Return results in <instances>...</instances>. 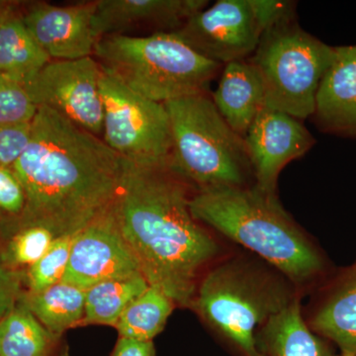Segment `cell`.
Masks as SVG:
<instances>
[{
    "mask_svg": "<svg viewBox=\"0 0 356 356\" xmlns=\"http://www.w3.org/2000/svg\"><path fill=\"white\" fill-rule=\"evenodd\" d=\"M93 55L106 74L153 102L207 95L222 65L199 55L175 33L145 37L111 35L100 39Z\"/></svg>",
    "mask_w": 356,
    "mask_h": 356,
    "instance_id": "cell-4",
    "label": "cell"
},
{
    "mask_svg": "<svg viewBox=\"0 0 356 356\" xmlns=\"http://www.w3.org/2000/svg\"><path fill=\"white\" fill-rule=\"evenodd\" d=\"M252 2L264 32L273 26L295 19V2L284 0H252Z\"/></svg>",
    "mask_w": 356,
    "mask_h": 356,
    "instance_id": "cell-30",
    "label": "cell"
},
{
    "mask_svg": "<svg viewBox=\"0 0 356 356\" xmlns=\"http://www.w3.org/2000/svg\"><path fill=\"white\" fill-rule=\"evenodd\" d=\"M172 126L170 168L197 191L254 184L245 140L208 95L165 103Z\"/></svg>",
    "mask_w": 356,
    "mask_h": 356,
    "instance_id": "cell-5",
    "label": "cell"
},
{
    "mask_svg": "<svg viewBox=\"0 0 356 356\" xmlns=\"http://www.w3.org/2000/svg\"><path fill=\"white\" fill-rule=\"evenodd\" d=\"M6 6L4 4L0 3V20H1L2 15H3L4 10H6Z\"/></svg>",
    "mask_w": 356,
    "mask_h": 356,
    "instance_id": "cell-32",
    "label": "cell"
},
{
    "mask_svg": "<svg viewBox=\"0 0 356 356\" xmlns=\"http://www.w3.org/2000/svg\"><path fill=\"white\" fill-rule=\"evenodd\" d=\"M100 90L105 144L130 163H170L172 126L165 105L134 92L104 70Z\"/></svg>",
    "mask_w": 356,
    "mask_h": 356,
    "instance_id": "cell-8",
    "label": "cell"
},
{
    "mask_svg": "<svg viewBox=\"0 0 356 356\" xmlns=\"http://www.w3.org/2000/svg\"><path fill=\"white\" fill-rule=\"evenodd\" d=\"M312 331L356 356V264L332 277L321 292L308 322Z\"/></svg>",
    "mask_w": 356,
    "mask_h": 356,
    "instance_id": "cell-15",
    "label": "cell"
},
{
    "mask_svg": "<svg viewBox=\"0 0 356 356\" xmlns=\"http://www.w3.org/2000/svg\"><path fill=\"white\" fill-rule=\"evenodd\" d=\"M26 203L25 192L11 168L0 166V210L21 214Z\"/></svg>",
    "mask_w": 356,
    "mask_h": 356,
    "instance_id": "cell-29",
    "label": "cell"
},
{
    "mask_svg": "<svg viewBox=\"0 0 356 356\" xmlns=\"http://www.w3.org/2000/svg\"><path fill=\"white\" fill-rule=\"evenodd\" d=\"M341 356H353V355H346V353H343V355H341Z\"/></svg>",
    "mask_w": 356,
    "mask_h": 356,
    "instance_id": "cell-33",
    "label": "cell"
},
{
    "mask_svg": "<svg viewBox=\"0 0 356 356\" xmlns=\"http://www.w3.org/2000/svg\"><path fill=\"white\" fill-rule=\"evenodd\" d=\"M188 187L170 163L125 161L112 205L121 235L149 286L181 306L191 305L199 274L220 252L215 238L192 215Z\"/></svg>",
    "mask_w": 356,
    "mask_h": 356,
    "instance_id": "cell-2",
    "label": "cell"
},
{
    "mask_svg": "<svg viewBox=\"0 0 356 356\" xmlns=\"http://www.w3.org/2000/svg\"><path fill=\"white\" fill-rule=\"evenodd\" d=\"M72 236H58L36 264L29 267L27 280L30 291H43L62 281L69 264Z\"/></svg>",
    "mask_w": 356,
    "mask_h": 356,
    "instance_id": "cell-24",
    "label": "cell"
},
{
    "mask_svg": "<svg viewBox=\"0 0 356 356\" xmlns=\"http://www.w3.org/2000/svg\"><path fill=\"white\" fill-rule=\"evenodd\" d=\"M207 6L206 0H98L93 29L98 41L140 26L172 33Z\"/></svg>",
    "mask_w": 356,
    "mask_h": 356,
    "instance_id": "cell-14",
    "label": "cell"
},
{
    "mask_svg": "<svg viewBox=\"0 0 356 356\" xmlns=\"http://www.w3.org/2000/svg\"><path fill=\"white\" fill-rule=\"evenodd\" d=\"M31 123L22 125L0 124V166L13 168L29 144Z\"/></svg>",
    "mask_w": 356,
    "mask_h": 356,
    "instance_id": "cell-27",
    "label": "cell"
},
{
    "mask_svg": "<svg viewBox=\"0 0 356 356\" xmlns=\"http://www.w3.org/2000/svg\"><path fill=\"white\" fill-rule=\"evenodd\" d=\"M21 296L19 274L14 270L0 245V320L17 306Z\"/></svg>",
    "mask_w": 356,
    "mask_h": 356,
    "instance_id": "cell-28",
    "label": "cell"
},
{
    "mask_svg": "<svg viewBox=\"0 0 356 356\" xmlns=\"http://www.w3.org/2000/svg\"><path fill=\"white\" fill-rule=\"evenodd\" d=\"M23 23L6 8L0 20V74L22 83L51 62Z\"/></svg>",
    "mask_w": 356,
    "mask_h": 356,
    "instance_id": "cell-19",
    "label": "cell"
},
{
    "mask_svg": "<svg viewBox=\"0 0 356 356\" xmlns=\"http://www.w3.org/2000/svg\"><path fill=\"white\" fill-rule=\"evenodd\" d=\"M53 337L19 301L0 320V356H49Z\"/></svg>",
    "mask_w": 356,
    "mask_h": 356,
    "instance_id": "cell-22",
    "label": "cell"
},
{
    "mask_svg": "<svg viewBox=\"0 0 356 356\" xmlns=\"http://www.w3.org/2000/svg\"><path fill=\"white\" fill-rule=\"evenodd\" d=\"M111 356H156L153 341L120 337Z\"/></svg>",
    "mask_w": 356,
    "mask_h": 356,
    "instance_id": "cell-31",
    "label": "cell"
},
{
    "mask_svg": "<svg viewBox=\"0 0 356 356\" xmlns=\"http://www.w3.org/2000/svg\"><path fill=\"white\" fill-rule=\"evenodd\" d=\"M149 287L142 274L98 283L86 291L83 322L115 327L126 308Z\"/></svg>",
    "mask_w": 356,
    "mask_h": 356,
    "instance_id": "cell-21",
    "label": "cell"
},
{
    "mask_svg": "<svg viewBox=\"0 0 356 356\" xmlns=\"http://www.w3.org/2000/svg\"><path fill=\"white\" fill-rule=\"evenodd\" d=\"M124 166L98 136L38 107L29 144L11 168L25 192L23 228L44 227L55 238L74 235L111 207Z\"/></svg>",
    "mask_w": 356,
    "mask_h": 356,
    "instance_id": "cell-1",
    "label": "cell"
},
{
    "mask_svg": "<svg viewBox=\"0 0 356 356\" xmlns=\"http://www.w3.org/2000/svg\"><path fill=\"white\" fill-rule=\"evenodd\" d=\"M191 210L201 224L252 250L295 284L315 282L327 273L322 254L277 196L254 184L197 191Z\"/></svg>",
    "mask_w": 356,
    "mask_h": 356,
    "instance_id": "cell-3",
    "label": "cell"
},
{
    "mask_svg": "<svg viewBox=\"0 0 356 356\" xmlns=\"http://www.w3.org/2000/svg\"><path fill=\"white\" fill-rule=\"evenodd\" d=\"M19 301L53 337L83 321L86 291L67 283L22 294Z\"/></svg>",
    "mask_w": 356,
    "mask_h": 356,
    "instance_id": "cell-20",
    "label": "cell"
},
{
    "mask_svg": "<svg viewBox=\"0 0 356 356\" xmlns=\"http://www.w3.org/2000/svg\"><path fill=\"white\" fill-rule=\"evenodd\" d=\"M175 305L165 293L149 286L126 308L115 327L120 337L152 341L163 331Z\"/></svg>",
    "mask_w": 356,
    "mask_h": 356,
    "instance_id": "cell-23",
    "label": "cell"
},
{
    "mask_svg": "<svg viewBox=\"0 0 356 356\" xmlns=\"http://www.w3.org/2000/svg\"><path fill=\"white\" fill-rule=\"evenodd\" d=\"M53 233L44 227L22 228L13 236L6 250L11 266H31L41 259L55 240Z\"/></svg>",
    "mask_w": 356,
    "mask_h": 356,
    "instance_id": "cell-26",
    "label": "cell"
},
{
    "mask_svg": "<svg viewBox=\"0 0 356 356\" xmlns=\"http://www.w3.org/2000/svg\"><path fill=\"white\" fill-rule=\"evenodd\" d=\"M37 111L38 106L32 102L22 83L0 74V124L31 123Z\"/></svg>",
    "mask_w": 356,
    "mask_h": 356,
    "instance_id": "cell-25",
    "label": "cell"
},
{
    "mask_svg": "<svg viewBox=\"0 0 356 356\" xmlns=\"http://www.w3.org/2000/svg\"><path fill=\"white\" fill-rule=\"evenodd\" d=\"M172 33L199 55L224 65L252 57L264 30L252 0H219Z\"/></svg>",
    "mask_w": 356,
    "mask_h": 356,
    "instance_id": "cell-10",
    "label": "cell"
},
{
    "mask_svg": "<svg viewBox=\"0 0 356 356\" xmlns=\"http://www.w3.org/2000/svg\"><path fill=\"white\" fill-rule=\"evenodd\" d=\"M294 299L282 283L242 259L213 267L191 305L241 356H264L257 337L264 325Z\"/></svg>",
    "mask_w": 356,
    "mask_h": 356,
    "instance_id": "cell-6",
    "label": "cell"
},
{
    "mask_svg": "<svg viewBox=\"0 0 356 356\" xmlns=\"http://www.w3.org/2000/svg\"><path fill=\"white\" fill-rule=\"evenodd\" d=\"M212 100L229 127L245 137L266 106V88L261 74L248 58L222 65Z\"/></svg>",
    "mask_w": 356,
    "mask_h": 356,
    "instance_id": "cell-17",
    "label": "cell"
},
{
    "mask_svg": "<svg viewBox=\"0 0 356 356\" xmlns=\"http://www.w3.org/2000/svg\"><path fill=\"white\" fill-rule=\"evenodd\" d=\"M334 56L336 48L293 19L266 30L248 60L264 81L266 106L305 120L313 116L318 86Z\"/></svg>",
    "mask_w": 356,
    "mask_h": 356,
    "instance_id": "cell-7",
    "label": "cell"
},
{
    "mask_svg": "<svg viewBox=\"0 0 356 356\" xmlns=\"http://www.w3.org/2000/svg\"><path fill=\"white\" fill-rule=\"evenodd\" d=\"M137 274H142L139 264L121 235L111 206L72 235L60 282L86 291L98 283Z\"/></svg>",
    "mask_w": 356,
    "mask_h": 356,
    "instance_id": "cell-11",
    "label": "cell"
},
{
    "mask_svg": "<svg viewBox=\"0 0 356 356\" xmlns=\"http://www.w3.org/2000/svg\"><path fill=\"white\" fill-rule=\"evenodd\" d=\"M257 343L264 356H334L327 341L304 320L297 298L264 325Z\"/></svg>",
    "mask_w": 356,
    "mask_h": 356,
    "instance_id": "cell-18",
    "label": "cell"
},
{
    "mask_svg": "<svg viewBox=\"0 0 356 356\" xmlns=\"http://www.w3.org/2000/svg\"><path fill=\"white\" fill-rule=\"evenodd\" d=\"M102 65L93 57L51 60L23 81L38 107H48L95 136L102 135Z\"/></svg>",
    "mask_w": 356,
    "mask_h": 356,
    "instance_id": "cell-9",
    "label": "cell"
},
{
    "mask_svg": "<svg viewBox=\"0 0 356 356\" xmlns=\"http://www.w3.org/2000/svg\"><path fill=\"white\" fill-rule=\"evenodd\" d=\"M96 1L56 6L38 3L21 16L28 31L51 60L92 57Z\"/></svg>",
    "mask_w": 356,
    "mask_h": 356,
    "instance_id": "cell-13",
    "label": "cell"
},
{
    "mask_svg": "<svg viewBox=\"0 0 356 356\" xmlns=\"http://www.w3.org/2000/svg\"><path fill=\"white\" fill-rule=\"evenodd\" d=\"M313 115L325 130L356 136V46L337 47Z\"/></svg>",
    "mask_w": 356,
    "mask_h": 356,
    "instance_id": "cell-16",
    "label": "cell"
},
{
    "mask_svg": "<svg viewBox=\"0 0 356 356\" xmlns=\"http://www.w3.org/2000/svg\"><path fill=\"white\" fill-rule=\"evenodd\" d=\"M255 186L276 195L281 170L301 158L315 144L312 134L299 119L264 106L245 137Z\"/></svg>",
    "mask_w": 356,
    "mask_h": 356,
    "instance_id": "cell-12",
    "label": "cell"
}]
</instances>
